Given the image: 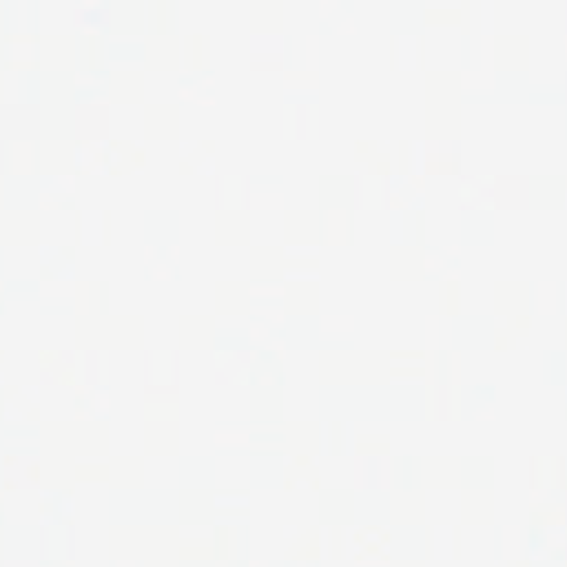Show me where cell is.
Wrapping results in <instances>:
<instances>
[{
	"label": "cell",
	"mask_w": 567,
	"mask_h": 567,
	"mask_svg": "<svg viewBox=\"0 0 567 567\" xmlns=\"http://www.w3.org/2000/svg\"><path fill=\"white\" fill-rule=\"evenodd\" d=\"M383 202V182L374 175L363 177L361 182V204L365 208H379Z\"/></svg>",
	"instance_id": "obj_1"
}]
</instances>
